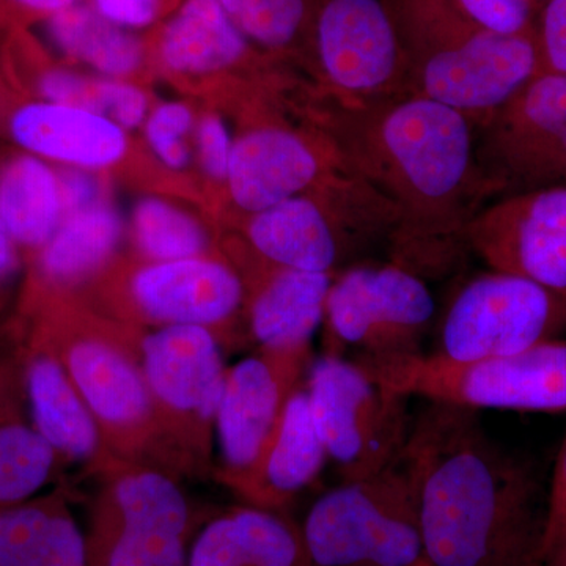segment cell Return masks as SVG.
<instances>
[{
	"mask_svg": "<svg viewBox=\"0 0 566 566\" xmlns=\"http://www.w3.org/2000/svg\"><path fill=\"white\" fill-rule=\"evenodd\" d=\"M333 144L354 174L392 205L390 262L427 279L452 274L471 252L468 227L491 191L475 132L460 112L420 98L337 103Z\"/></svg>",
	"mask_w": 566,
	"mask_h": 566,
	"instance_id": "cell-1",
	"label": "cell"
},
{
	"mask_svg": "<svg viewBox=\"0 0 566 566\" xmlns=\"http://www.w3.org/2000/svg\"><path fill=\"white\" fill-rule=\"evenodd\" d=\"M401 463L430 566H539L547 497L532 469L491 441L475 409L428 401Z\"/></svg>",
	"mask_w": 566,
	"mask_h": 566,
	"instance_id": "cell-2",
	"label": "cell"
},
{
	"mask_svg": "<svg viewBox=\"0 0 566 566\" xmlns=\"http://www.w3.org/2000/svg\"><path fill=\"white\" fill-rule=\"evenodd\" d=\"M403 51L406 95L460 112L479 129L542 74L536 29L499 35L453 0H386Z\"/></svg>",
	"mask_w": 566,
	"mask_h": 566,
	"instance_id": "cell-3",
	"label": "cell"
},
{
	"mask_svg": "<svg viewBox=\"0 0 566 566\" xmlns=\"http://www.w3.org/2000/svg\"><path fill=\"white\" fill-rule=\"evenodd\" d=\"M36 334L57 354L118 463L186 472L156 419L137 335L87 323L55 324Z\"/></svg>",
	"mask_w": 566,
	"mask_h": 566,
	"instance_id": "cell-4",
	"label": "cell"
},
{
	"mask_svg": "<svg viewBox=\"0 0 566 566\" xmlns=\"http://www.w3.org/2000/svg\"><path fill=\"white\" fill-rule=\"evenodd\" d=\"M300 528L312 566H430L415 486L401 461L327 491Z\"/></svg>",
	"mask_w": 566,
	"mask_h": 566,
	"instance_id": "cell-5",
	"label": "cell"
},
{
	"mask_svg": "<svg viewBox=\"0 0 566 566\" xmlns=\"http://www.w3.org/2000/svg\"><path fill=\"white\" fill-rule=\"evenodd\" d=\"M390 392L475 409L566 411V340L455 363L434 354L357 363Z\"/></svg>",
	"mask_w": 566,
	"mask_h": 566,
	"instance_id": "cell-6",
	"label": "cell"
},
{
	"mask_svg": "<svg viewBox=\"0 0 566 566\" xmlns=\"http://www.w3.org/2000/svg\"><path fill=\"white\" fill-rule=\"evenodd\" d=\"M305 390L327 458L344 482L400 463L415 419L409 397L387 390L356 360L331 353L312 360Z\"/></svg>",
	"mask_w": 566,
	"mask_h": 566,
	"instance_id": "cell-7",
	"label": "cell"
},
{
	"mask_svg": "<svg viewBox=\"0 0 566 566\" xmlns=\"http://www.w3.org/2000/svg\"><path fill=\"white\" fill-rule=\"evenodd\" d=\"M137 348L164 438L186 472L205 471L229 370L218 338L203 326H164Z\"/></svg>",
	"mask_w": 566,
	"mask_h": 566,
	"instance_id": "cell-8",
	"label": "cell"
},
{
	"mask_svg": "<svg viewBox=\"0 0 566 566\" xmlns=\"http://www.w3.org/2000/svg\"><path fill=\"white\" fill-rule=\"evenodd\" d=\"M93 505L87 566H188L191 509L163 469L120 464Z\"/></svg>",
	"mask_w": 566,
	"mask_h": 566,
	"instance_id": "cell-9",
	"label": "cell"
},
{
	"mask_svg": "<svg viewBox=\"0 0 566 566\" xmlns=\"http://www.w3.org/2000/svg\"><path fill=\"white\" fill-rule=\"evenodd\" d=\"M434 315L433 294L419 275L392 262L353 264L335 275L327 293L331 354L352 348L356 363L422 354Z\"/></svg>",
	"mask_w": 566,
	"mask_h": 566,
	"instance_id": "cell-10",
	"label": "cell"
},
{
	"mask_svg": "<svg viewBox=\"0 0 566 566\" xmlns=\"http://www.w3.org/2000/svg\"><path fill=\"white\" fill-rule=\"evenodd\" d=\"M566 331V297L517 275H476L439 324L434 356L455 363L509 356Z\"/></svg>",
	"mask_w": 566,
	"mask_h": 566,
	"instance_id": "cell-11",
	"label": "cell"
},
{
	"mask_svg": "<svg viewBox=\"0 0 566 566\" xmlns=\"http://www.w3.org/2000/svg\"><path fill=\"white\" fill-rule=\"evenodd\" d=\"M475 158L494 196L566 188V77L528 82L479 128Z\"/></svg>",
	"mask_w": 566,
	"mask_h": 566,
	"instance_id": "cell-12",
	"label": "cell"
},
{
	"mask_svg": "<svg viewBox=\"0 0 566 566\" xmlns=\"http://www.w3.org/2000/svg\"><path fill=\"white\" fill-rule=\"evenodd\" d=\"M315 48L335 102L408 96L403 51L386 0H324L316 14Z\"/></svg>",
	"mask_w": 566,
	"mask_h": 566,
	"instance_id": "cell-13",
	"label": "cell"
},
{
	"mask_svg": "<svg viewBox=\"0 0 566 566\" xmlns=\"http://www.w3.org/2000/svg\"><path fill=\"white\" fill-rule=\"evenodd\" d=\"M468 243L493 271L566 297V188L504 197L476 212Z\"/></svg>",
	"mask_w": 566,
	"mask_h": 566,
	"instance_id": "cell-14",
	"label": "cell"
},
{
	"mask_svg": "<svg viewBox=\"0 0 566 566\" xmlns=\"http://www.w3.org/2000/svg\"><path fill=\"white\" fill-rule=\"evenodd\" d=\"M311 364V346L260 349L227 370L216 417L222 482L255 463Z\"/></svg>",
	"mask_w": 566,
	"mask_h": 566,
	"instance_id": "cell-15",
	"label": "cell"
},
{
	"mask_svg": "<svg viewBox=\"0 0 566 566\" xmlns=\"http://www.w3.org/2000/svg\"><path fill=\"white\" fill-rule=\"evenodd\" d=\"M128 292L137 316L158 327L221 326L245 297L241 274L208 256L151 262L134 271Z\"/></svg>",
	"mask_w": 566,
	"mask_h": 566,
	"instance_id": "cell-16",
	"label": "cell"
},
{
	"mask_svg": "<svg viewBox=\"0 0 566 566\" xmlns=\"http://www.w3.org/2000/svg\"><path fill=\"white\" fill-rule=\"evenodd\" d=\"M245 234L252 251L264 262L327 274H334L360 245L378 240L353 216L327 210L305 193L251 214Z\"/></svg>",
	"mask_w": 566,
	"mask_h": 566,
	"instance_id": "cell-17",
	"label": "cell"
},
{
	"mask_svg": "<svg viewBox=\"0 0 566 566\" xmlns=\"http://www.w3.org/2000/svg\"><path fill=\"white\" fill-rule=\"evenodd\" d=\"M345 164L342 156L324 161L322 151L292 129L262 126L234 142L227 182L237 207L255 214L303 196L327 170Z\"/></svg>",
	"mask_w": 566,
	"mask_h": 566,
	"instance_id": "cell-18",
	"label": "cell"
},
{
	"mask_svg": "<svg viewBox=\"0 0 566 566\" xmlns=\"http://www.w3.org/2000/svg\"><path fill=\"white\" fill-rule=\"evenodd\" d=\"M21 360L33 427L61 460L84 463L104 474L120 465L57 354L39 334L21 349Z\"/></svg>",
	"mask_w": 566,
	"mask_h": 566,
	"instance_id": "cell-19",
	"label": "cell"
},
{
	"mask_svg": "<svg viewBox=\"0 0 566 566\" xmlns=\"http://www.w3.org/2000/svg\"><path fill=\"white\" fill-rule=\"evenodd\" d=\"M326 460L304 381L290 397L255 463L223 483L249 505L277 513L315 482Z\"/></svg>",
	"mask_w": 566,
	"mask_h": 566,
	"instance_id": "cell-20",
	"label": "cell"
},
{
	"mask_svg": "<svg viewBox=\"0 0 566 566\" xmlns=\"http://www.w3.org/2000/svg\"><path fill=\"white\" fill-rule=\"evenodd\" d=\"M10 133L29 155L71 169H106L128 150L125 129L111 118L55 103L24 104L11 117Z\"/></svg>",
	"mask_w": 566,
	"mask_h": 566,
	"instance_id": "cell-21",
	"label": "cell"
},
{
	"mask_svg": "<svg viewBox=\"0 0 566 566\" xmlns=\"http://www.w3.org/2000/svg\"><path fill=\"white\" fill-rule=\"evenodd\" d=\"M260 263L259 279L244 297L253 342L260 349L311 346L312 335L324 319L334 274L275 266L262 259Z\"/></svg>",
	"mask_w": 566,
	"mask_h": 566,
	"instance_id": "cell-22",
	"label": "cell"
},
{
	"mask_svg": "<svg viewBox=\"0 0 566 566\" xmlns=\"http://www.w3.org/2000/svg\"><path fill=\"white\" fill-rule=\"evenodd\" d=\"M188 566H312L301 528L277 513L238 506L202 528Z\"/></svg>",
	"mask_w": 566,
	"mask_h": 566,
	"instance_id": "cell-23",
	"label": "cell"
},
{
	"mask_svg": "<svg viewBox=\"0 0 566 566\" xmlns=\"http://www.w3.org/2000/svg\"><path fill=\"white\" fill-rule=\"evenodd\" d=\"M61 461L33 427L21 352L0 357V506L32 499L50 482Z\"/></svg>",
	"mask_w": 566,
	"mask_h": 566,
	"instance_id": "cell-24",
	"label": "cell"
},
{
	"mask_svg": "<svg viewBox=\"0 0 566 566\" xmlns=\"http://www.w3.org/2000/svg\"><path fill=\"white\" fill-rule=\"evenodd\" d=\"M0 566H87V543L61 491L0 506Z\"/></svg>",
	"mask_w": 566,
	"mask_h": 566,
	"instance_id": "cell-25",
	"label": "cell"
},
{
	"mask_svg": "<svg viewBox=\"0 0 566 566\" xmlns=\"http://www.w3.org/2000/svg\"><path fill=\"white\" fill-rule=\"evenodd\" d=\"M245 52L248 39L219 0H185L159 41L164 65L181 74L218 73Z\"/></svg>",
	"mask_w": 566,
	"mask_h": 566,
	"instance_id": "cell-26",
	"label": "cell"
},
{
	"mask_svg": "<svg viewBox=\"0 0 566 566\" xmlns=\"http://www.w3.org/2000/svg\"><path fill=\"white\" fill-rule=\"evenodd\" d=\"M122 237L120 214L103 200L66 212L50 241L40 249V273L57 286L85 282L109 263Z\"/></svg>",
	"mask_w": 566,
	"mask_h": 566,
	"instance_id": "cell-27",
	"label": "cell"
},
{
	"mask_svg": "<svg viewBox=\"0 0 566 566\" xmlns=\"http://www.w3.org/2000/svg\"><path fill=\"white\" fill-rule=\"evenodd\" d=\"M0 219L14 243L41 249L63 219L59 175L33 155H22L0 172Z\"/></svg>",
	"mask_w": 566,
	"mask_h": 566,
	"instance_id": "cell-28",
	"label": "cell"
},
{
	"mask_svg": "<svg viewBox=\"0 0 566 566\" xmlns=\"http://www.w3.org/2000/svg\"><path fill=\"white\" fill-rule=\"evenodd\" d=\"M48 40L65 57L91 66L109 80H123L139 70L144 48L126 29L104 20L93 7L74 3L46 18Z\"/></svg>",
	"mask_w": 566,
	"mask_h": 566,
	"instance_id": "cell-29",
	"label": "cell"
},
{
	"mask_svg": "<svg viewBox=\"0 0 566 566\" xmlns=\"http://www.w3.org/2000/svg\"><path fill=\"white\" fill-rule=\"evenodd\" d=\"M137 248L151 262L203 256L208 237L188 212L159 199L137 203L133 216Z\"/></svg>",
	"mask_w": 566,
	"mask_h": 566,
	"instance_id": "cell-30",
	"label": "cell"
},
{
	"mask_svg": "<svg viewBox=\"0 0 566 566\" xmlns=\"http://www.w3.org/2000/svg\"><path fill=\"white\" fill-rule=\"evenodd\" d=\"M307 18V0H240L233 20L245 39L283 50L300 35Z\"/></svg>",
	"mask_w": 566,
	"mask_h": 566,
	"instance_id": "cell-31",
	"label": "cell"
},
{
	"mask_svg": "<svg viewBox=\"0 0 566 566\" xmlns=\"http://www.w3.org/2000/svg\"><path fill=\"white\" fill-rule=\"evenodd\" d=\"M192 125V112L182 103H164L151 112L145 123V137L164 166L174 170L188 166L189 148L185 136Z\"/></svg>",
	"mask_w": 566,
	"mask_h": 566,
	"instance_id": "cell-32",
	"label": "cell"
},
{
	"mask_svg": "<svg viewBox=\"0 0 566 566\" xmlns=\"http://www.w3.org/2000/svg\"><path fill=\"white\" fill-rule=\"evenodd\" d=\"M461 14L483 31L521 35L535 31L538 10L532 0H453Z\"/></svg>",
	"mask_w": 566,
	"mask_h": 566,
	"instance_id": "cell-33",
	"label": "cell"
},
{
	"mask_svg": "<svg viewBox=\"0 0 566 566\" xmlns=\"http://www.w3.org/2000/svg\"><path fill=\"white\" fill-rule=\"evenodd\" d=\"M39 92L44 102L103 115L102 80H88L73 71L55 69L41 74Z\"/></svg>",
	"mask_w": 566,
	"mask_h": 566,
	"instance_id": "cell-34",
	"label": "cell"
},
{
	"mask_svg": "<svg viewBox=\"0 0 566 566\" xmlns=\"http://www.w3.org/2000/svg\"><path fill=\"white\" fill-rule=\"evenodd\" d=\"M535 29L542 74L566 77V0H547Z\"/></svg>",
	"mask_w": 566,
	"mask_h": 566,
	"instance_id": "cell-35",
	"label": "cell"
},
{
	"mask_svg": "<svg viewBox=\"0 0 566 566\" xmlns=\"http://www.w3.org/2000/svg\"><path fill=\"white\" fill-rule=\"evenodd\" d=\"M102 109L104 117L126 132L144 123L148 99L136 85L122 80H102Z\"/></svg>",
	"mask_w": 566,
	"mask_h": 566,
	"instance_id": "cell-36",
	"label": "cell"
},
{
	"mask_svg": "<svg viewBox=\"0 0 566 566\" xmlns=\"http://www.w3.org/2000/svg\"><path fill=\"white\" fill-rule=\"evenodd\" d=\"M233 144L226 123L216 115H208L197 126L200 163H202L205 172L214 180H227Z\"/></svg>",
	"mask_w": 566,
	"mask_h": 566,
	"instance_id": "cell-37",
	"label": "cell"
},
{
	"mask_svg": "<svg viewBox=\"0 0 566 566\" xmlns=\"http://www.w3.org/2000/svg\"><path fill=\"white\" fill-rule=\"evenodd\" d=\"M93 9L126 31L148 28L158 18L161 0H92Z\"/></svg>",
	"mask_w": 566,
	"mask_h": 566,
	"instance_id": "cell-38",
	"label": "cell"
},
{
	"mask_svg": "<svg viewBox=\"0 0 566 566\" xmlns=\"http://www.w3.org/2000/svg\"><path fill=\"white\" fill-rule=\"evenodd\" d=\"M566 534V439L558 452L553 483L547 494V516L543 551L558 536ZM542 551V554H543Z\"/></svg>",
	"mask_w": 566,
	"mask_h": 566,
	"instance_id": "cell-39",
	"label": "cell"
},
{
	"mask_svg": "<svg viewBox=\"0 0 566 566\" xmlns=\"http://www.w3.org/2000/svg\"><path fill=\"white\" fill-rule=\"evenodd\" d=\"M59 180H61L63 214L102 202L99 182L87 170H65L59 175Z\"/></svg>",
	"mask_w": 566,
	"mask_h": 566,
	"instance_id": "cell-40",
	"label": "cell"
},
{
	"mask_svg": "<svg viewBox=\"0 0 566 566\" xmlns=\"http://www.w3.org/2000/svg\"><path fill=\"white\" fill-rule=\"evenodd\" d=\"M17 264V243H14L6 223L0 219V282L6 281L14 273Z\"/></svg>",
	"mask_w": 566,
	"mask_h": 566,
	"instance_id": "cell-41",
	"label": "cell"
},
{
	"mask_svg": "<svg viewBox=\"0 0 566 566\" xmlns=\"http://www.w3.org/2000/svg\"><path fill=\"white\" fill-rule=\"evenodd\" d=\"M13 2L21 9L44 14L48 18L51 14L59 13V11L69 9V7L77 3V0H13Z\"/></svg>",
	"mask_w": 566,
	"mask_h": 566,
	"instance_id": "cell-42",
	"label": "cell"
},
{
	"mask_svg": "<svg viewBox=\"0 0 566 566\" xmlns=\"http://www.w3.org/2000/svg\"><path fill=\"white\" fill-rule=\"evenodd\" d=\"M539 566H566V534L545 547Z\"/></svg>",
	"mask_w": 566,
	"mask_h": 566,
	"instance_id": "cell-43",
	"label": "cell"
},
{
	"mask_svg": "<svg viewBox=\"0 0 566 566\" xmlns=\"http://www.w3.org/2000/svg\"><path fill=\"white\" fill-rule=\"evenodd\" d=\"M221 2V6L223 9L229 11L230 14H234V11L238 9V3H240V0H219Z\"/></svg>",
	"mask_w": 566,
	"mask_h": 566,
	"instance_id": "cell-44",
	"label": "cell"
},
{
	"mask_svg": "<svg viewBox=\"0 0 566 566\" xmlns=\"http://www.w3.org/2000/svg\"><path fill=\"white\" fill-rule=\"evenodd\" d=\"M532 2H534V6L536 7V10H538L539 13V10H542V7L545 6L547 0H532Z\"/></svg>",
	"mask_w": 566,
	"mask_h": 566,
	"instance_id": "cell-45",
	"label": "cell"
}]
</instances>
